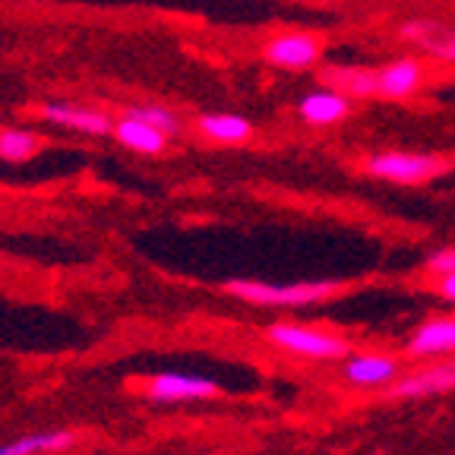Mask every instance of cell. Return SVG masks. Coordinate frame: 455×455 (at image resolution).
<instances>
[{
    "label": "cell",
    "mask_w": 455,
    "mask_h": 455,
    "mask_svg": "<svg viewBox=\"0 0 455 455\" xmlns=\"http://www.w3.org/2000/svg\"><path fill=\"white\" fill-rule=\"evenodd\" d=\"M199 130H203V136H209L215 142H247L253 136L250 121H243L237 114H203L199 117Z\"/></svg>",
    "instance_id": "cell-16"
},
{
    "label": "cell",
    "mask_w": 455,
    "mask_h": 455,
    "mask_svg": "<svg viewBox=\"0 0 455 455\" xmlns=\"http://www.w3.org/2000/svg\"><path fill=\"white\" fill-rule=\"evenodd\" d=\"M398 36H402V42L414 44L424 54L436 57L440 64H455V26H449V22L430 20V16L408 20L398 28Z\"/></svg>",
    "instance_id": "cell-6"
},
{
    "label": "cell",
    "mask_w": 455,
    "mask_h": 455,
    "mask_svg": "<svg viewBox=\"0 0 455 455\" xmlns=\"http://www.w3.org/2000/svg\"><path fill=\"white\" fill-rule=\"evenodd\" d=\"M130 114H136V117H142V121H149L152 127H158L168 136L180 133V117L164 105H133L130 108Z\"/></svg>",
    "instance_id": "cell-18"
},
{
    "label": "cell",
    "mask_w": 455,
    "mask_h": 455,
    "mask_svg": "<svg viewBox=\"0 0 455 455\" xmlns=\"http://www.w3.org/2000/svg\"><path fill=\"white\" fill-rule=\"evenodd\" d=\"M379 95L383 99H408L424 85V64L414 57H398L377 70Z\"/></svg>",
    "instance_id": "cell-11"
},
{
    "label": "cell",
    "mask_w": 455,
    "mask_h": 455,
    "mask_svg": "<svg viewBox=\"0 0 455 455\" xmlns=\"http://www.w3.org/2000/svg\"><path fill=\"white\" fill-rule=\"evenodd\" d=\"M455 389V361L446 363H430L414 373H402L392 386H386L389 398H427V395H443V392Z\"/></svg>",
    "instance_id": "cell-7"
},
{
    "label": "cell",
    "mask_w": 455,
    "mask_h": 455,
    "mask_svg": "<svg viewBox=\"0 0 455 455\" xmlns=\"http://www.w3.org/2000/svg\"><path fill=\"white\" fill-rule=\"evenodd\" d=\"M146 395L152 402H193L219 395V383L196 373H158L146 383Z\"/></svg>",
    "instance_id": "cell-9"
},
{
    "label": "cell",
    "mask_w": 455,
    "mask_h": 455,
    "mask_svg": "<svg viewBox=\"0 0 455 455\" xmlns=\"http://www.w3.org/2000/svg\"><path fill=\"white\" fill-rule=\"evenodd\" d=\"M436 291H440V298H446V300H452V304H455V272L436 275Z\"/></svg>",
    "instance_id": "cell-20"
},
{
    "label": "cell",
    "mask_w": 455,
    "mask_h": 455,
    "mask_svg": "<svg viewBox=\"0 0 455 455\" xmlns=\"http://www.w3.org/2000/svg\"><path fill=\"white\" fill-rule=\"evenodd\" d=\"M228 294L237 300H247L256 307H313L323 300H332L345 291V282H291V284H272V282H247L235 278L225 284Z\"/></svg>",
    "instance_id": "cell-1"
},
{
    "label": "cell",
    "mask_w": 455,
    "mask_h": 455,
    "mask_svg": "<svg viewBox=\"0 0 455 455\" xmlns=\"http://www.w3.org/2000/svg\"><path fill=\"white\" fill-rule=\"evenodd\" d=\"M79 436L73 430H42V434L16 436L13 443H4L0 455H42V452H64Z\"/></svg>",
    "instance_id": "cell-15"
},
{
    "label": "cell",
    "mask_w": 455,
    "mask_h": 455,
    "mask_svg": "<svg viewBox=\"0 0 455 455\" xmlns=\"http://www.w3.org/2000/svg\"><path fill=\"white\" fill-rule=\"evenodd\" d=\"M263 57L282 70H310L323 57V38L316 32H284L266 42Z\"/></svg>",
    "instance_id": "cell-4"
},
{
    "label": "cell",
    "mask_w": 455,
    "mask_h": 455,
    "mask_svg": "<svg viewBox=\"0 0 455 455\" xmlns=\"http://www.w3.org/2000/svg\"><path fill=\"white\" fill-rule=\"evenodd\" d=\"M42 117L57 127H70V130H79V133H89V136H105L114 130L111 117L101 111H92V108H83V105H44L42 108Z\"/></svg>",
    "instance_id": "cell-12"
},
{
    "label": "cell",
    "mask_w": 455,
    "mask_h": 455,
    "mask_svg": "<svg viewBox=\"0 0 455 455\" xmlns=\"http://www.w3.org/2000/svg\"><path fill=\"white\" fill-rule=\"evenodd\" d=\"M424 269L430 275H446V272H455V247H446V250H436V253L427 256Z\"/></svg>",
    "instance_id": "cell-19"
},
{
    "label": "cell",
    "mask_w": 455,
    "mask_h": 455,
    "mask_svg": "<svg viewBox=\"0 0 455 455\" xmlns=\"http://www.w3.org/2000/svg\"><path fill=\"white\" fill-rule=\"evenodd\" d=\"M266 339L275 348H284L288 355L298 357H310V361H345L348 355H355L345 335L316 326H300V323H272L266 329Z\"/></svg>",
    "instance_id": "cell-2"
},
{
    "label": "cell",
    "mask_w": 455,
    "mask_h": 455,
    "mask_svg": "<svg viewBox=\"0 0 455 455\" xmlns=\"http://www.w3.org/2000/svg\"><path fill=\"white\" fill-rule=\"evenodd\" d=\"M111 133L117 136V142H124L127 149L146 152V156H158V152H164V146H168V133H162V130L152 127V124L142 121V117H136V114H127L124 121L114 124Z\"/></svg>",
    "instance_id": "cell-14"
},
{
    "label": "cell",
    "mask_w": 455,
    "mask_h": 455,
    "mask_svg": "<svg viewBox=\"0 0 455 455\" xmlns=\"http://www.w3.org/2000/svg\"><path fill=\"white\" fill-rule=\"evenodd\" d=\"M405 357L430 361V357H455V316H436L414 329L405 345Z\"/></svg>",
    "instance_id": "cell-8"
},
{
    "label": "cell",
    "mask_w": 455,
    "mask_h": 455,
    "mask_svg": "<svg viewBox=\"0 0 455 455\" xmlns=\"http://www.w3.org/2000/svg\"><path fill=\"white\" fill-rule=\"evenodd\" d=\"M405 373L402 357L383 355V351H367V355H348L341 363V377L357 389H386Z\"/></svg>",
    "instance_id": "cell-5"
},
{
    "label": "cell",
    "mask_w": 455,
    "mask_h": 455,
    "mask_svg": "<svg viewBox=\"0 0 455 455\" xmlns=\"http://www.w3.org/2000/svg\"><path fill=\"white\" fill-rule=\"evenodd\" d=\"M298 114L310 127H332V124H341L351 114V99L326 85L320 92H307L298 105Z\"/></svg>",
    "instance_id": "cell-10"
},
{
    "label": "cell",
    "mask_w": 455,
    "mask_h": 455,
    "mask_svg": "<svg viewBox=\"0 0 455 455\" xmlns=\"http://www.w3.org/2000/svg\"><path fill=\"white\" fill-rule=\"evenodd\" d=\"M320 76L329 89H339V92L348 95V99H373V95H379L377 70H367V67L332 64V67H323Z\"/></svg>",
    "instance_id": "cell-13"
},
{
    "label": "cell",
    "mask_w": 455,
    "mask_h": 455,
    "mask_svg": "<svg viewBox=\"0 0 455 455\" xmlns=\"http://www.w3.org/2000/svg\"><path fill=\"white\" fill-rule=\"evenodd\" d=\"M38 149H42V140L32 130H22V127L0 130V158L4 162H28V158L38 156Z\"/></svg>",
    "instance_id": "cell-17"
},
{
    "label": "cell",
    "mask_w": 455,
    "mask_h": 455,
    "mask_svg": "<svg viewBox=\"0 0 455 455\" xmlns=\"http://www.w3.org/2000/svg\"><path fill=\"white\" fill-rule=\"evenodd\" d=\"M363 171L373 174V178L411 187L446 174L449 162L440 156H424V152H379V156L363 158Z\"/></svg>",
    "instance_id": "cell-3"
}]
</instances>
